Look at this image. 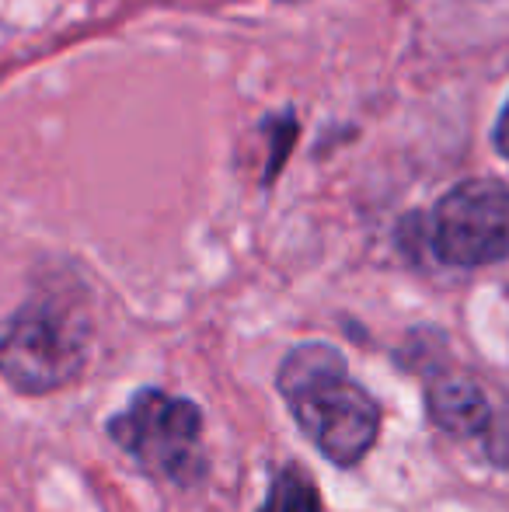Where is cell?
Segmentation results:
<instances>
[{"mask_svg": "<svg viewBox=\"0 0 509 512\" xmlns=\"http://www.w3.org/2000/svg\"><path fill=\"white\" fill-rule=\"evenodd\" d=\"M286 401L314 450L335 467H356L381 436V401L349 377V363L328 342H300L276 370Z\"/></svg>", "mask_w": 509, "mask_h": 512, "instance_id": "6da1fadb", "label": "cell"}, {"mask_svg": "<svg viewBox=\"0 0 509 512\" xmlns=\"http://www.w3.org/2000/svg\"><path fill=\"white\" fill-rule=\"evenodd\" d=\"M91 324L70 300L39 293L0 324V377L28 398L74 384L88 366Z\"/></svg>", "mask_w": 509, "mask_h": 512, "instance_id": "7a4b0ae2", "label": "cell"}, {"mask_svg": "<svg viewBox=\"0 0 509 512\" xmlns=\"http://www.w3.org/2000/svg\"><path fill=\"white\" fill-rule=\"evenodd\" d=\"M109 436L136 460L150 478L175 488H196L206 481L203 408L161 387H140L119 415L109 418Z\"/></svg>", "mask_w": 509, "mask_h": 512, "instance_id": "3957f363", "label": "cell"}, {"mask_svg": "<svg viewBox=\"0 0 509 512\" xmlns=\"http://www.w3.org/2000/svg\"><path fill=\"white\" fill-rule=\"evenodd\" d=\"M429 251L450 269H485L509 258V185L464 178L429 213Z\"/></svg>", "mask_w": 509, "mask_h": 512, "instance_id": "277c9868", "label": "cell"}, {"mask_svg": "<svg viewBox=\"0 0 509 512\" xmlns=\"http://www.w3.org/2000/svg\"><path fill=\"white\" fill-rule=\"evenodd\" d=\"M426 415L454 439H482L485 457L509 467V405H492L468 373H436L426 384Z\"/></svg>", "mask_w": 509, "mask_h": 512, "instance_id": "5b68a950", "label": "cell"}, {"mask_svg": "<svg viewBox=\"0 0 509 512\" xmlns=\"http://www.w3.org/2000/svg\"><path fill=\"white\" fill-rule=\"evenodd\" d=\"M255 512H325L318 481L297 464H283L269 481L262 506Z\"/></svg>", "mask_w": 509, "mask_h": 512, "instance_id": "8992f818", "label": "cell"}, {"mask_svg": "<svg viewBox=\"0 0 509 512\" xmlns=\"http://www.w3.org/2000/svg\"><path fill=\"white\" fill-rule=\"evenodd\" d=\"M258 136L269 140V161H265V171H262V185L269 189V185L283 175L286 161H290L293 147H297L300 122H297V115H293V108L265 115V119L258 122Z\"/></svg>", "mask_w": 509, "mask_h": 512, "instance_id": "52a82bcc", "label": "cell"}, {"mask_svg": "<svg viewBox=\"0 0 509 512\" xmlns=\"http://www.w3.org/2000/svg\"><path fill=\"white\" fill-rule=\"evenodd\" d=\"M492 147H496V154L509 164V98L503 102V108H499L496 126H492Z\"/></svg>", "mask_w": 509, "mask_h": 512, "instance_id": "ba28073f", "label": "cell"}, {"mask_svg": "<svg viewBox=\"0 0 509 512\" xmlns=\"http://www.w3.org/2000/svg\"><path fill=\"white\" fill-rule=\"evenodd\" d=\"M279 4H300V0H279Z\"/></svg>", "mask_w": 509, "mask_h": 512, "instance_id": "9c48e42d", "label": "cell"}]
</instances>
